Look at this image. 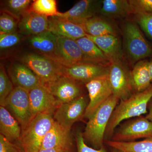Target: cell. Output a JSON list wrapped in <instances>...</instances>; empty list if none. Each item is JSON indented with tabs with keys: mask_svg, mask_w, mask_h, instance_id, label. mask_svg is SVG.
<instances>
[{
	"mask_svg": "<svg viewBox=\"0 0 152 152\" xmlns=\"http://www.w3.org/2000/svg\"><path fill=\"white\" fill-rule=\"evenodd\" d=\"M49 24V18L29 10L19 20L18 32L23 36L38 34L48 31Z\"/></svg>",
	"mask_w": 152,
	"mask_h": 152,
	"instance_id": "cell-19",
	"label": "cell"
},
{
	"mask_svg": "<svg viewBox=\"0 0 152 152\" xmlns=\"http://www.w3.org/2000/svg\"><path fill=\"white\" fill-rule=\"evenodd\" d=\"M102 1L82 0L76 4L69 10L60 12L57 16L66 19L68 20L83 25L100 10Z\"/></svg>",
	"mask_w": 152,
	"mask_h": 152,
	"instance_id": "cell-15",
	"label": "cell"
},
{
	"mask_svg": "<svg viewBox=\"0 0 152 152\" xmlns=\"http://www.w3.org/2000/svg\"><path fill=\"white\" fill-rule=\"evenodd\" d=\"M53 60L63 66L85 61L83 52L76 41L62 37H58Z\"/></svg>",
	"mask_w": 152,
	"mask_h": 152,
	"instance_id": "cell-13",
	"label": "cell"
},
{
	"mask_svg": "<svg viewBox=\"0 0 152 152\" xmlns=\"http://www.w3.org/2000/svg\"><path fill=\"white\" fill-rule=\"evenodd\" d=\"M133 90L141 92L146 90L152 84L149 70V61L142 60L136 63L130 72Z\"/></svg>",
	"mask_w": 152,
	"mask_h": 152,
	"instance_id": "cell-23",
	"label": "cell"
},
{
	"mask_svg": "<svg viewBox=\"0 0 152 152\" xmlns=\"http://www.w3.org/2000/svg\"><path fill=\"white\" fill-rule=\"evenodd\" d=\"M88 92L89 102L84 118H89L112 95L113 91L109 81L108 74L92 80L85 84Z\"/></svg>",
	"mask_w": 152,
	"mask_h": 152,
	"instance_id": "cell-7",
	"label": "cell"
},
{
	"mask_svg": "<svg viewBox=\"0 0 152 152\" xmlns=\"http://www.w3.org/2000/svg\"><path fill=\"white\" fill-rule=\"evenodd\" d=\"M130 72L123 61L112 62L109 66L108 77L113 94L121 101L132 95Z\"/></svg>",
	"mask_w": 152,
	"mask_h": 152,
	"instance_id": "cell-8",
	"label": "cell"
},
{
	"mask_svg": "<svg viewBox=\"0 0 152 152\" xmlns=\"http://www.w3.org/2000/svg\"><path fill=\"white\" fill-rule=\"evenodd\" d=\"M104 142L111 148L124 152H152V137L140 141L120 142L106 140Z\"/></svg>",
	"mask_w": 152,
	"mask_h": 152,
	"instance_id": "cell-27",
	"label": "cell"
},
{
	"mask_svg": "<svg viewBox=\"0 0 152 152\" xmlns=\"http://www.w3.org/2000/svg\"><path fill=\"white\" fill-rule=\"evenodd\" d=\"M33 119L44 113H54L60 105L48 89L42 85L29 91Z\"/></svg>",
	"mask_w": 152,
	"mask_h": 152,
	"instance_id": "cell-14",
	"label": "cell"
},
{
	"mask_svg": "<svg viewBox=\"0 0 152 152\" xmlns=\"http://www.w3.org/2000/svg\"><path fill=\"white\" fill-rule=\"evenodd\" d=\"M17 61L29 68L45 86L62 75V65L51 58L38 53L28 52L19 56Z\"/></svg>",
	"mask_w": 152,
	"mask_h": 152,
	"instance_id": "cell-5",
	"label": "cell"
},
{
	"mask_svg": "<svg viewBox=\"0 0 152 152\" xmlns=\"http://www.w3.org/2000/svg\"><path fill=\"white\" fill-rule=\"evenodd\" d=\"M33 1L31 0H7L4 1L2 12L10 14L18 20L29 10Z\"/></svg>",
	"mask_w": 152,
	"mask_h": 152,
	"instance_id": "cell-28",
	"label": "cell"
},
{
	"mask_svg": "<svg viewBox=\"0 0 152 152\" xmlns=\"http://www.w3.org/2000/svg\"><path fill=\"white\" fill-rule=\"evenodd\" d=\"M1 64L0 67V104L3 106L7 97L15 87Z\"/></svg>",
	"mask_w": 152,
	"mask_h": 152,
	"instance_id": "cell-30",
	"label": "cell"
},
{
	"mask_svg": "<svg viewBox=\"0 0 152 152\" xmlns=\"http://www.w3.org/2000/svg\"><path fill=\"white\" fill-rule=\"evenodd\" d=\"M111 152H124L117 149L111 148Z\"/></svg>",
	"mask_w": 152,
	"mask_h": 152,
	"instance_id": "cell-40",
	"label": "cell"
},
{
	"mask_svg": "<svg viewBox=\"0 0 152 152\" xmlns=\"http://www.w3.org/2000/svg\"><path fill=\"white\" fill-rule=\"evenodd\" d=\"M3 106L18 122L22 132L33 119L29 91L27 90L20 87H15Z\"/></svg>",
	"mask_w": 152,
	"mask_h": 152,
	"instance_id": "cell-6",
	"label": "cell"
},
{
	"mask_svg": "<svg viewBox=\"0 0 152 152\" xmlns=\"http://www.w3.org/2000/svg\"><path fill=\"white\" fill-rule=\"evenodd\" d=\"M149 70L152 82V60L151 61H149Z\"/></svg>",
	"mask_w": 152,
	"mask_h": 152,
	"instance_id": "cell-39",
	"label": "cell"
},
{
	"mask_svg": "<svg viewBox=\"0 0 152 152\" xmlns=\"http://www.w3.org/2000/svg\"><path fill=\"white\" fill-rule=\"evenodd\" d=\"M54 113H44L36 116L22 132L20 145L23 152H39L45 136L55 122Z\"/></svg>",
	"mask_w": 152,
	"mask_h": 152,
	"instance_id": "cell-3",
	"label": "cell"
},
{
	"mask_svg": "<svg viewBox=\"0 0 152 152\" xmlns=\"http://www.w3.org/2000/svg\"><path fill=\"white\" fill-rule=\"evenodd\" d=\"M48 31L57 37L77 40L87 35L83 25L78 24L58 16L49 18Z\"/></svg>",
	"mask_w": 152,
	"mask_h": 152,
	"instance_id": "cell-17",
	"label": "cell"
},
{
	"mask_svg": "<svg viewBox=\"0 0 152 152\" xmlns=\"http://www.w3.org/2000/svg\"><path fill=\"white\" fill-rule=\"evenodd\" d=\"M23 36L18 32L10 34L0 33L1 52L15 46L20 43L22 40Z\"/></svg>",
	"mask_w": 152,
	"mask_h": 152,
	"instance_id": "cell-32",
	"label": "cell"
},
{
	"mask_svg": "<svg viewBox=\"0 0 152 152\" xmlns=\"http://www.w3.org/2000/svg\"><path fill=\"white\" fill-rule=\"evenodd\" d=\"M83 95L69 102L60 104L54 113L55 121L68 130L76 122L84 117L88 106Z\"/></svg>",
	"mask_w": 152,
	"mask_h": 152,
	"instance_id": "cell-10",
	"label": "cell"
},
{
	"mask_svg": "<svg viewBox=\"0 0 152 152\" xmlns=\"http://www.w3.org/2000/svg\"><path fill=\"white\" fill-rule=\"evenodd\" d=\"M0 152H23L20 146L12 142L0 134Z\"/></svg>",
	"mask_w": 152,
	"mask_h": 152,
	"instance_id": "cell-36",
	"label": "cell"
},
{
	"mask_svg": "<svg viewBox=\"0 0 152 152\" xmlns=\"http://www.w3.org/2000/svg\"><path fill=\"white\" fill-rule=\"evenodd\" d=\"M78 83L62 75L44 86L50 92L60 105L74 100L81 95V90Z\"/></svg>",
	"mask_w": 152,
	"mask_h": 152,
	"instance_id": "cell-12",
	"label": "cell"
},
{
	"mask_svg": "<svg viewBox=\"0 0 152 152\" xmlns=\"http://www.w3.org/2000/svg\"><path fill=\"white\" fill-rule=\"evenodd\" d=\"M152 99V84L143 91L136 93L128 99L121 100L113 112L104 137L107 139L113 137L115 129L123 121L147 113L148 104Z\"/></svg>",
	"mask_w": 152,
	"mask_h": 152,
	"instance_id": "cell-1",
	"label": "cell"
},
{
	"mask_svg": "<svg viewBox=\"0 0 152 152\" xmlns=\"http://www.w3.org/2000/svg\"><path fill=\"white\" fill-rule=\"evenodd\" d=\"M58 37L51 32L47 31L38 34L29 36L28 42L37 53L53 60Z\"/></svg>",
	"mask_w": 152,
	"mask_h": 152,
	"instance_id": "cell-20",
	"label": "cell"
},
{
	"mask_svg": "<svg viewBox=\"0 0 152 152\" xmlns=\"http://www.w3.org/2000/svg\"><path fill=\"white\" fill-rule=\"evenodd\" d=\"M146 117L147 119L152 122V104L150 106L148 113Z\"/></svg>",
	"mask_w": 152,
	"mask_h": 152,
	"instance_id": "cell-38",
	"label": "cell"
},
{
	"mask_svg": "<svg viewBox=\"0 0 152 152\" xmlns=\"http://www.w3.org/2000/svg\"><path fill=\"white\" fill-rule=\"evenodd\" d=\"M134 15L136 23L152 40V13H142Z\"/></svg>",
	"mask_w": 152,
	"mask_h": 152,
	"instance_id": "cell-33",
	"label": "cell"
},
{
	"mask_svg": "<svg viewBox=\"0 0 152 152\" xmlns=\"http://www.w3.org/2000/svg\"><path fill=\"white\" fill-rule=\"evenodd\" d=\"M87 35L100 37L109 34H117L116 30L111 23L104 18L93 17L83 24Z\"/></svg>",
	"mask_w": 152,
	"mask_h": 152,
	"instance_id": "cell-26",
	"label": "cell"
},
{
	"mask_svg": "<svg viewBox=\"0 0 152 152\" xmlns=\"http://www.w3.org/2000/svg\"><path fill=\"white\" fill-rule=\"evenodd\" d=\"M119 101L112 95L88 119L83 134L85 141H87L94 148L99 149L104 146L106 129Z\"/></svg>",
	"mask_w": 152,
	"mask_h": 152,
	"instance_id": "cell-2",
	"label": "cell"
},
{
	"mask_svg": "<svg viewBox=\"0 0 152 152\" xmlns=\"http://www.w3.org/2000/svg\"><path fill=\"white\" fill-rule=\"evenodd\" d=\"M29 10L35 13L48 18L57 16L59 12L57 9L56 0H34L30 6Z\"/></svg>",
	"mask_w": 152,
	"mask_h": 152,
	"instance_id": "cell-29",
	"label": "cell"
},
{
	"mask_svg": "<svg viewBox=\"0 0 152 152\" xmlns=\"http://www.w3.org/2000/svg\"><path fill=\"white\" fill-rule=\"evenodd\" d=\"M99 12L110 18H125L131 14L130 6L127 0H104Z\"/></svg>",
	"mask_w": 152,
	"mask_h": 152,
	"instance_id": "cell-25",
	"label": "cell"
},
{
	"mask_svg": "<svg viewBox=\"0 0 152 152\" xmlns=\"http://www.w3.org/2000/svg\"><path fill=\"white\" fill-rule=\"evenodd\" d=\"M71 147H60V148H53L41 149L39 152H66Z\"/></svg>",
	"mask_w": 152,
	"mask_h": 152,
	"instance_id": "cell-37",
	"label": "cell"
},
{
	"mask_svg": "<svg viewBox=\"0 0 152 152\" xmlns=\"http://www.w3.org/2000/svg\"><path fill=\"white\" fill-rule=\"evenodd\" d=\"M70 132L55 121L45 136L40 150L72 147Z\"/></svg>",
	"mask_w": 152,
	"mask_h": 152,
	"instance_id": "cell-21",
	"label": "cell"
},
{
	"mask_svg": "<svg viewBox=\"0 0 152 152\" xmlns=\"http://www.w3.org/2000/svg\"><path fill=\"white\" fill-rule=\"evenodd\" d=\"M122 31L125 50L132 64H135L151 56V47L136 22H125Z\"/></svg>",
	"mask_w": 152,
	"mask_h": 152,
	"instance_id": "cell-4",
	"label": "cell"
},
{
	"mask_svg": "<svg viewBox=\"0 0 152 152\" xmlns=\"http://www.w3.org/2000/svg\"><path fill=\"white\" fill-rule=\"evenodd\" d=\"M19 20L10 14L2 12L0 16V33L10 34L18 32Z\"/></svg>",
	"mask_w": 152,
	"mask_h": 152,
	"instance_id": "cell-31",
	"label": "cell"
},
{
	"mask_svg": "<svg viewBox=\"0 0 152 152\" xmlns=\"http://www.w3.org/2000/svg\"><path fill=\"white\" fill-rule=\"evenodd\" d=\"M7 71L15 87H20L30 91L42 85L38 76L27 66L18 61L11 63Z\"/></svg>",
	"mask_w": 152,
	"mask_h": 152,
	"instance_id": "cell-16",
	"label": "cell"
},
{
	"mask_svg": "<svg viewBox=\"0 0 152 152\" xmlns=\"http://www.w3.org/2000/svg\"><path fill=\"white\" fill-rule=\"evenodd\" d=\"M109 66L83 61L70 66H63L62 75L86 84L94 79L108 75Z\"/></svg>",
	"mask_w": 152,
	"mask_h": 152,
	"instance_id": "cell-11",
	"label": "cell"
},
{
	"mask_svg": "<svg viewBox=\"0 0 152 152\" xmlns=\"http://www.w3.org/2000/svg\"><path fill=\"white\" fill-rule=\"evenodd\" d=\"M131 14L152 13V0H129Z\"/></svg>",
	"mask_w": 152,
	"mask_h": 152,
	"instance_id": "cell-34",
	"label": "cell"
},
{
	"mask_svg": "<svg viewBox=\"0 0 152 152\" xmlns=\"http://www.w3.org/2000/svg\"><path fill=\"white\" fill-rule=\"evenodd\" d=\"M22 134L20 125L4 106H0V134L9 141H20Z\"/></svg>",
	"mask_w": 152,
	"mask_h": 152,
	"instance_id": "cell-22",
	"label": "cell"
},
{
	"mask_svg": "<svg viewBox=\"0 0 152 152\" xmlns=\"http://www.w3.org/2000/svg\"><path fill=\"white\" fill-rule=\"evenodd\" d=\"M152 137V122L146 117L140 116L125 123L113 136L116 142L135 141L142 138Z\"/></svg>",
	"mask_w": 152,
	"mask_h": 152,
	"instance_id": "cell-9",
	"label": "cell"
},
{
	"mask_svg": "<svg viewBox=\"0 0 152 152\" xmlns=\"http://www.w3.org/2000/svg\"><path fill=\"white\" fill-rule=\"evenodd\" d=\"M66 152H73V151L72 148H71L69 149Z\"/></svg>",
	"mask_w": 152,
	"mask_h": 152,
	"instance_id": "cell-41",
	"label": "cell"
},
{
	"mask_svg": "<svg viewBox=\"0 0 152 152\" xmlns=\"http://www.w3.org/2000/svg\"><path fill=\"white\" fill-rule=\"evenodd\" d=\"M102 51L111 63L123 61L124 52L121 39L118 34H109L100 37L87 35Z\"/></svg>",
	"mask_w": 152,
	"mask_h": 152,
	"instance_id": "cell-18",
	"label": "cell"
},
{
	"mask_svg": "<svg viewBox=\"0 0 152 152\" xmlns=\"http://www.w3.org/2000/svg\"><path fill=\"white\" fill-rule=\"evenodd\" d=\"M76 42L83 52L85 61L96 63L105 66L110 65V61L102 51L87 36L80 38Z\"/></svg>",
	"mask_w": 152,
	"mask_h": 152,
	"instance_id": "cell-24",
	"label": "cell"
},
{
	"mask_svg": "<svg viewBox=\"0 0 152 152\" xmlns=\"http://www.w3.org/2000/svg\"><path fill=\"white\" fill-rule=\"evenodd\" d=\"M75 139L77 152H107L104 146L99 149H96L89 146L86 143L83 133L81 132L76 133Z\"/></svg>",
	"mask_w": 152,
	"mask_h": 152,
	"instance_id": "cell-35",
	"label": "cell"
}]
</instances>
